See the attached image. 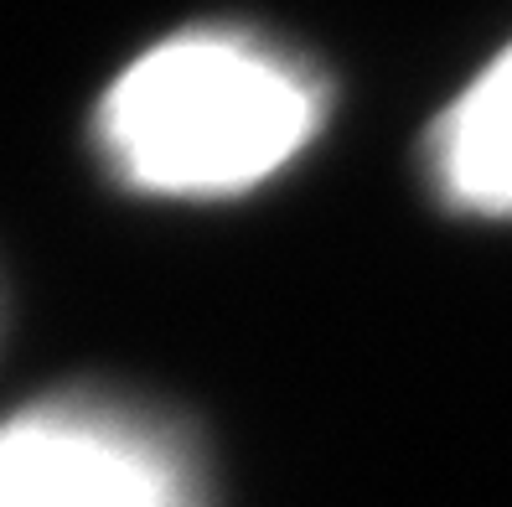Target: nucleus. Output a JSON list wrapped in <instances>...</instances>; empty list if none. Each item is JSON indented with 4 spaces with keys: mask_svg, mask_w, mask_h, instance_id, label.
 <instances>
[{
    "mask_svg": "<svg viewBox=\"0 0 512 507\" xmlns=\"http://www.w3.org/2000/svg\"><path fill=\"white\" fill-rule=\"evenodd\" d=\"M435 182L461 213L512 218V47L435 125Z\"/></svg>",
    "mask_w": 512,
    "mask_h": 507,
    "instance_id": "obj_3",
    "label": "nucleus"
},
{
    "mask_svg": "<svg viewBox=\"0 0 512 507\" xmlns=\"http://www.w3.org/2000/svg\"><path fill=\"white\" fill-rule=\"evenodd\" d=\"M0 507H202L187 440L104 394L0 420Z\"/></svg>",
    "mask_w": 512,
    "mask_h": 507,
    "instance_id": "obj_2",
    "label": "nucleus"
},
{
    "mask_svg": "<svg viewBox=\"0 0 512 507\" xmlns=\"http://www.w3.org/2000/svg\"><path fill=\"white\" fill-rule=\"evenodd\" d=\"M321 78L295 52L244 32L166 37L109 83L99 145L135 192L233 197L311 145Z\"/></svg>",
    "mask_w": 512,
    "mask_h": 507,
    "instance_id": "obj_1",
    "label": "nucleus"
}]
</instances>
